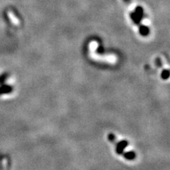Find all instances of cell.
<instances>
[{"instance_id":"1","label":"cell","mask_w":170,"mask_h":170,"mask_svg":"<svg viewBox=\"0 0 170 170\" xmlns=\"http://www.w3.org/2000/svg\"><path fill=\"white\" fill-rule=\"evenodd\" d=\"M8 16H9L10 20L11 21V22L13 23L14 25H18V24H19V21H18V18L16 17V16L14 15V14L12 13L11 11L8 12Z\"/></svg>"},{"instance_id":"2","label":"cell","mask_w":170,"mask_h":170,"mask_svg":"<svg viewBox=\"0 0 170 170\" xmlns=\"http://www.w3.org/2000/svg\"><path fill=\"white\" fill-rule=\"evenodd\" d=\"M150 21H149L148 19H145L143 21V24L145 25H146V26H148V25H150Z\"/></svg>"}]
</instances>
